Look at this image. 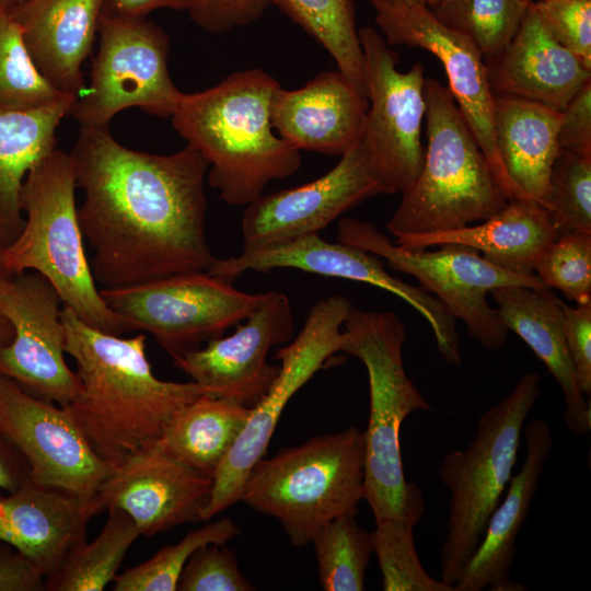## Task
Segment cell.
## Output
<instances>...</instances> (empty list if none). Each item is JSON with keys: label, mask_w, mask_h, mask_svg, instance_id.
I'll list each match as a JSON object with an SVG mask.
<instances>
[{"label": "cell", "mask_w": 591, "mask_h": 591, "mask_svg": "<svg viewBox=\"0 0 591 591\" xmlns=\"http://www.w3.org/2000/svg\"><path fill=\"white\" fill-rule=\"evenodd\" d=\"M70 155L84 190L78 218L102 288L212 268L204 189L209 164L195 148L152 154L124 147L107 127H81Z\"/></svg>", "instance_id": "6da1fadb"}, {"label": "cell", "mask_w": 591, "mask_h": 591, "mask_svg": "<svg viewBox=\"0 0 591 591\" xmlns=\"http://www.w3.org/2000/svg\"><path fill=\"white\" fill-rule=\"evenodd\" d=\"M65 351L77 363L80 391L66 405L96 454L113 468L155 442L171 417L206 394L196 382L158 379L146 354V336L95 329L62 306Z\"/></svg>", "instance_id": "7a4b0ae2"}, {"label": "cell", "mask_w": 591, "mask_h": 591, "mask_svg": "<svg viewBox=\"0 0 591 591\" xmlns=\"http://www.w3.org/2000/svg\"><path fill=\"white\" fill-rule=\"evenodd\" d=\"M279 82L259 68L212 88L182 93L172 125L208 162V182L229 205L246 206L268 183L293 175L300 151L275 131L271 100Z\"/></svg>", "instance_id": "3957f363"}, {"label": "cell", "mask_w": 591, "mask_h": 591, "mask_svg": "<svg viewBox=\"0 0 591 591\" xmlns=\"http://www.w3.org/2000/svg\"><path fill=\"white\" fill-rule=\"evenodd\" d=\"M343 334L341 351L361 360L369 378L363 499L375 524L417 525L425 499L420 488L406 480L399 437L407 416L431 407L404 368L405 325L394 312L352 308L344 322Z\"/></svg>", "instance_id": "277c9868"}, {"label": "cell", "mask_w": 591, "mask_h": 591, "mask_svg": "<svg viewBox=\"0 0 591 591\" xmlns=\"http://www.w3.org/2000/svg\"><path fill=\"white\" fill-rule=\"evenodd\" d=\"M70 153L55 149L26 175L21 192L24 225L1 252L8 274L36 271L86 325L120 336L123 322L103 300L88 260L76 207Z\"/></svg>", "instance_id": "5b68a950"}, {"label": "cell", "mask_w": 591, "mask_h": 591, "mask_svg": "<svg viewBox=\"0 0 591 591\" xmlns=\"http://www.w3.org/2000/svg\"><path fill=\"white\" fill-rule=\"evenodd\" d=\"M427 148L386 223L395 237L484 221L509 200L448 86L425 79Z\"/></svg>", "instance_id": "8992f818"}, {"label": "cell", "mask_w": 591, "mask_h": 591, "mask_svg": "<svg viewBox=\"0 0 591 591\" xmlns=\"http://www.w3.org/2000/svg\"><path fill=\"white\" fill-rule=\"evenodd\" d=\"M364 457V433L354 426L313 437L258 460L240 500L278 520L293 546H305L333 519L357 514Z\"/></svg>", "instance_id": "52a82bcc"}, {"label": "cell", "mask_w": 591, "mask_h": 591, "mask_svg": "<svg viewBox=\"0 0 591 591\" xmlns=\"http://www.w3.org/2000/svg\"><path fill=\"white\" fill-rule=\"evenodd\" d=\"M540 381L537 372L524 374L509 394L480 415L468 445L448 453L438 467L451 491L440 579L453 588L512 477L525 420L541 393Z\"/></svg>", "instance_id": "ba28073f"}, {"label": "cell", "mask_w": 591, "mask_h": 591, "mask_svg": "<svg viewBox=\"0 0 591 591\" xmlns=\"http://www.w3.org/2000/svg\"><path fill=\"white\" fill-rule=\"evenodd\" d=\"M337 240L378 255L391 268L415 277L420 288L438 299L454 320L465 323L468 335L486 350L501 349L508 336L497 310L487 301V293L510 286L545 287L534 273L509 271L465 245L443 244L432 252L403 248L374 224L362 220L340 219Z\"/></svg>", "instance_id": "9c48e42d"}, {"label": "cell", "mask_w": 591, "mask_h": 591, "mask_svg": "<svg viewBox=\"0 0 591 591\" xmlns=\"http://www.w3.org/2000/svg\"><path fill=\"white\" fill-rule=\"evenodd\" d=\"M208 271L174 275L134 286L100 288L125 332L151 334L172 357L223 336L259 304L263 293H246Z\"/></svg>", "instance_id": "30bf717a"}, {"label": "cell", "mask_w": 591, "mask_h": 591, "mask_svg": "<svg viewBox=\"0 0 591 591\" xmlns=\"http://www.w3.org/2000/svg\"><path fill=\"white\" fill-rule=\"evenodd\" d=\"M341 294L328 296L310 310L304 325L287 346L277 350L279 371L212 477L202 521H209L237 502L255 463L264 457L277 422L291 397L344 344L343 325L352 309Z\"/></svg>", "instance_id": "8fae6325"}, {"label": "cell", "mask_w": 591, "mask_h": 591, "mask_svg": "<svg viewBox=\"0 0 591 591\" xmlns=\"http://www.w3.org/2000/svg\"><path fill=\"white\" fill-rule=\"evenodd\" d=\"M91 81L70 111L81 127H107L119 112L138 107L171 118L182 92L167 68L170 38L147 18H101Z\"/></svg>", "instance_id": "7c38bea8"}, {"label": "cell", "mask_w": 591, "mask_h": 591, "mask_svg": "<svg viewBox=\"0 0 591 591\" xmlns=\"http://www.w3.org/2000/svg\"><path fill=\"white\" fill-rule=\"evenodd\" d=\"M358 35L369 100L360 142L386 193L402 194L419 175L425 158V67L417 62L401 72L398 54L380 32L366 26Z\"/></svg>", "instance_id": "4fadbf2b"}, {"label": "cell", "mask_w": 591, "mask_h": 591, "mask_svg": "<svg viewBox=\"0 0 591 591\" xmlns=\"http://www.w3.org/2000/svg\"><path fill=\"white\" fill-rule=\"evenodd\" d=\"M375 23L390 46L425 49L442 63L449 90L508 199L526 198L509 178L497 151L494 96L485 59L465 35L445 26L420 3L371 0ZM530 199V198H529Z\"/></svg>", "instance_id": "5bb4252c"}, {"label": "cell", "mask_w": 591, "mask_h": 591, "mask_svg": "<svg viewBox=\"0 0 591 591\" xmlns=\"http://www.w3.org/2000/svg\"><path fill=\"white\" fill-rule=\"evenodd\" d=\"M0 431L24 457L35 484L89 500L114 468L101 459L66 406L0 375Z\"/></svg>", "instance_id": "9a60e30c"}, {"label": "cell", "mask_w": 591, "mask_h": 591, "mask_svg": "<svg viewBox=\"0 0 591 591\" xmlns=\"http://www.w3.org/2000/svg\"><path fill=\"white\" fill-rule=\"evenodd\" d=\"M62 301L36 271L0 278V313L13 337L0 349V375L27 393L60 406L70 404L81 384L65 360Z\"/></svg>", "instance_id": "2e32d148"}, {"label": "cell", "mask_w": 591, "mask_h": 591, "mask_svg": "<svg viewBox=\"0 0 591 591\" xmlns=\"http://www.w3.org/2000/svg\"><path fill=\"white\" fill-rule=\"evenodd\" d=\"M293 268L326 277L366 282L405 300L429 323L437 347L450 364L461 361L455 320L432 294L393 277L378 255L343 242L331 243L318 233L266 248L243 251L236 256L217 258L209 274L233 282L247 270L268 271Z\"/></svg>", "instance_id": "e0dca14e"}, {"label": "cell", "mask_w": 591, "mask_h": 591, "mask_svg": "<svg viewBox=\"0 0 591 591\" xmlns=\"http://www.w3.org/2000/svg\"><path fill=\"white\" fill-rule=\"evenodd\" d=\"M387 194L361 142L323 176L288 189L260 195L245 206L243 251H254L317 234L363 200Z\"/></svg>", "instance_id": "ac0fdd59"}, {"label": "cell", "mask_w": 591, "mask_h": 591, "mask_svg": "<svg viewBox=\"0 0 591 591\" xmlns=\"http://www.w3.org/2000/svg\"><path fill=\"white\" fill-rule=\"evenodd\" d=\"M293 335L288 297L270 290L263 292L257 308L236 325L233 334L172 359L207 395L252 408L268 392L279 371V366L267 362L269 350L289 343Z\"/></svg>", "instance_id": "d6986e66"}, {"label": "cell", "mask_w": 591, "mask_h": 591, "mask_svg": "<svg viewBox=\"0 0 591 591\" xmlns=\"http://www.w3.org/2000/svg\"><path fill=\"white\" fill-rule=\"evenodd\" d=\"M212 478L162 452L154 443L125 460L94 496L100 511L117 508L153 536L185 523L202 521Z\"/></svg>", "instance_id": "ffe728a7"}, {"label": "cell", "mask_w": 591, "mask_h": 591, "mask_svg": "<svg viewBox=\"0 0 591 591\" xmlns=\"http://www.w3.org/2000/svg\"><path fill=\"white\" fill-rule=\"evenodd\" d=\"M369 100L337 69L296 90L279 86L271 100L275 131L293 148L344 155L362 137Z\"/></svg>", "instance_id": "44dd1931"}, {"label": "cell", "mask_w": 591, "mask_h": 591, "mask_svg": "<svg viewBox=\"0 0 591 591\" xmlns=\"http://www.w3.org/2000/svg\"><path fill=\"white\" fill-rule=\"evenodd\" d=\"M100 512L95 497L84 500L27 477L0 495V542L11 545L46 579L85 542L88 523Z\"/></svg>", "instance_id": "7402d4cb"}, {"label": "cell", "mask_w": 591, "mask_h": 591, "mask_svg": "<svg viewBox=\"0 0 591 591\" xmlns=\"http://www.w3.org/2000/svg\"><path fill=\"white\" fill-rule=\"evenodd\" d=\"M525 459L511 477L503 499L490 514L484 535L465 566L454 591H524L510 579L517 552V538L537 490L545 463L553 448L552 430L545 419L530 421L523 428Z\"/></svg>", "instance_id": "603a6c76"}, {"label": "cell", "mask_w": 591, "mask_h": 591, "mask_svg": "<svg viewBox=\"0 0 591 591\" xmlns=\"http://www.w3.org/2000/svg\"><path fill=\"white\" fill-rule=\"evenodd\" d=\"M486 66L494 94L524 97L559 111L591 81V69L547 32L533 2L511 42Z\"/></svg>", "instance_id": "cb8c5ba5"}, {"label": "cell", "mask_w": 591, "mask_h": 591, "mask_svg": "<svg viewBox=\"0 0 591 591\" xmlns=\"http://www.w3.org/2000/svg\"><path fill=\"white\" fill-rule=\"evenodd\" d=\"M103 0H26L7 9L21 28L43 77L76 100L84 91L81 66L99 31Z\"/></svg>", "instance_id": "d4e9b609"}, {"label": "cell", "mask_w": 591, "mask_h": 591, "mask_svg": "<svg viewBox=\"0 0 591 591\" xmlns=\"http://www.w3.org/2000/svg\"><path fill=\"white\" fill-rule=\"evenodd\" d=\"M497 312L508 331L532 349L555 378L565 398V424L575 434L591 429V405L580 392L564 332L561 301L549 288L510 286L494 289Z\"/></svg>", "instance_id": "484cf974"}, {"label": "cell", "mask_w": 591, "mask_h": 591, "mask_svg": "<svg viewBox=\"0 0 591 591\" xmlns=\"http://www.w3.org/2000/svg\"><path fill=\"white\" fill-rule=\"evenodd\" d=\"M558 237L549 212L529 198H514L478 225L406 234L395 243L406 250H426L460 244L483 253V257L512 273L532 274L540 253Z\"/></svg>", "instance_id": "4316f807"}, {"label": "cell", "mask_w": 591, "mask_h": 591, "mask_svg": "<svg viewBox=\"0 0 591 591\" xmlns=\"http://www.w3.org/2000/svg\"><path fill=\"white\" fill-rule=\"evenodd\" d=\"M561 111L533 100L494 96V129L501 163L517 188L547 206L553 164L560 151Z\"/></svg>", "instance_id": "83f0119b"}, {"label": "cell", "mask_w": 591, "mask_h": 591, "mask_svg": "<svg viewBox=\"0 0 591 591\" xmlns=\"http://www.w3.org/2000/svg\"><path fill=\"white\" fill-rule=\"evenodd\" d=\"M76 99L65 95L28 111L0 109V253L24 225L21 192L27 173L56 149V130Z\"/></svg>", "instance_id": "f1b7e54d"}, {"label": "cell", "mask_w": 591, "mask_h": 591, "mask_svg": "<svg viewBox=\"0 0 591 591\" xmlns=\"http://www.w3.org/2000/svg\"><path fill=\"white\" fill-rule=\"evenodd\" d=\"M250 414L251 407L202 394L178 409L153 443L169 456L212 478Z\"/></svg>", "instance_id": "f546056e"}, {"label": "cell", "mask_w": 591, "mask_h": 591, "mask_svg": "<svg viewBox=\"0 0 591 591\" xmlns=\"http://www.w3.org/2000/svg\"><path fill=\"white\" fill-rule=\"evenodd\" d=\"M100 534L76 546L60 567L45 579L48 591H103L117 576L134 542L140 536L135 521L111 508Z\"/></svg>", "instance_id": "4dcf8cb0"}, {"label": "cell", "mask_w": 591, "mask_h": 591, "mask_svg": "<svg viewBox=\"0 0 591 591\" xmlns=\"http://www.w3.org/2000/svg\"><path fill=\"white\" fill-rule=\"evenodd\" d=\"M271 3L317 40L334 58L338 70L368 97L354 0H271Z\"/></svg>", "instance_id": "1f68e13d"}, {"label": "cell", "mask_w": 591, "mask_h": 591, "mask_svg": "<svg viewBox=\"0 0 591 591\" xmlns=\"http://www.w3.org/2000/svg\"><path fill=\"white\" fill-rule=\"evenodd\" d=\"M354 514L339 515L313 537L321 587L325 591H362L373 554L371 532Z\"/></svg>", "instance_id": "d6a6232c"}, {"label": "cell", "mask_w": 591, "mask_h": 591, "mask_svg": "<svg viewBox=\"0 0 591 591\" xmlns=\"http://www.w3.org/2000/svg\"><path fill=\"white\" fill-rule=\"evenodd\" d=\"M530 3L524 0H442L431 10L445 26L467 36L488 62L511 42Z\"/></svg>", "instance_id": "836d02e7"}, {"label": "cell", "mask_w": 591, "mask_h": 591, "mask_svg": "<svg viewBox=\"0 0 591 591\" xmlns=\"http://www.w3.org/2000/svg\"><path fill=\"white\" fill-rule=\"evenodd\" d=\"M65 95L39 72L19 24L0 7V109H34Z\"/></svg>", "instance_id": "e575fe53"}, {"label": "cell", "mask_w": 591, "mask_h": 591, "mask_svg": "<svg viewBox=\"0 0 591 591\" xmlns=\"http://www.w3.org/2000/svg\"><path fill=\"white\" fill-rule=\"evenodd\" d=\"M240 532L228 518L192 530L178 543L163 546L148 560L117 575L113 590L175 591L179 576L195 551L208 544H225Z\"/></svg>", "instance_id": "d590c367"}, {"label": "cell", "mask_w": 591, "mask_h": 591, "mask_svg": "<svg viewBox=\"0 0 591 591\" xmlns=\"http://www.w3.org/2000/svg\"><path fill=\"white\" fill-rule=\"evenodd\" d=\"M546 209L558 236L591 231V158L559 151L549 176Z\"/></svg>", "instance_id": "8d00e7d4"}, {"label": "cell", "mask_w": 591, "mask_h": 591, "mask_svg": "<svg viewBox=\"0 0 591 591\" xmlns=\"http://www.w3.org/2000/svg\"><path fill=\"white\" fill-rule=\"evenodd\" d=\"M533 270L545 287L577 305L591 303V231L559 235L540 253Z\"/></svg>", "instance_id": "74e56055"}, {"label": "cell", "mask_w": 591, "mask_h": 591, "mask_svg": "<svg viewBox=\"0 0 591 591\" xmlns=\"http://www.w3.org/2000/svg\"><path fill=\"white\" fill-rule=\"evenodd\" d=\"M179 591H251L235 554L225 544H208L193 553L177 583Z\"/></svg>", "instance_id": "f35d334b"}, {"label": "cell", "mask_w": 591, "mask_h": 591, "mask_svg": "<svg viewBox=\"0 0 591 591\" xmlns=\"http://www.w3.org/2000/svg\"><path fill=\"white\" fill-rule=\"evenodd\" d=\"M547 32L591 69V0H536Z\"/></svg>", "instance_id": "ab89813d"}, {"label": "cell", "mask_w": 591, "mask_h": 591, "mask_svg": "<svg viewBox=\"0 0 591 591\" xmlns=\"http://www.w3.org/2000/svg\"><path fill=\"white\" fill-rule=\"evenodd\" d=\"M271 0H188L192 21L209 33H227L259 20Z\"/></svg>", "instance_id": "60d3db41"}, {"label": "cell", "mask_w": 591, "mask_h": 591, "mask_svg": "<svg viewBox=\"0 0 591 591\" xmlns=\"http://www.w3.org/2000/svg\"><path fill=\"white\" fill-rule=\"evenodd\" d=\"M566 345L576 381L583 395L591 394V303L569 306L561 302Z\"/></svg>", "instance_id": "b9f144b4"}, {"label": "cell", "mask_w": 591, "mask_h": 591, "mask_svg": "<svg viewBox=\"0 0 591 591\" xmlns=\"http://www.w3.org/2000/svg\"><path fill=\"white\" fill-rule=\"evenodd\" d=\"M558 144L560 150L591 158V81L561 111Z\"/></svg>", "instance_id": "7bdbcfd3"}, {"label": "cell", "mask_w": 591, "mask_h": 591, "mask_svg": "<svg viewBox=\"0 0 591 591\" xmlns=\"http://www.w3.org/2000/svg\"><path fill=\"white\" fill-rule=\"evenodd\" d=\"M43 590V575L16 551L0 547V591Z\"/></svg>", "instance_id": "ee69618b"}, {"label": "cell", "mask_w": 591, "mask_h": 591, "mask_svg": "<svg viewBox=\"0 0 591 591\" xmlns=\"http://www.w3.org/2000/svg\"><path fill=\"white\" fill-rule=\"evenodd\" d=\"M188 0H103L101 18L137 19L158 9L187 10Z\"/></svg>", "instance_id": "f6af8a7d"}, {"label": "cell", "mask_w": 591, "mask_h": 591, "mask_svg": "<svg viewBox=\"0 0 591 591\" xmlns=\"http://www.w3.org/2000/svg\"><path fill=\"white\" fill-rule=\"evenodd\" d=\"M28 477L24 457L0 431V489H16Z\"/></svg>", "instance_id": "bcb514c9"}, {"label": "cell", "mask_w": 591, "mask_h": 591, "mask_svg": "<svg viewBox=\"0 0 591 591\" xmlns=\"http://www.w3.org/2000/svg\"><path fill=\"white\" fill-rule=\"evenodd\" d=\"M13 337L10 322L0 313V349L9 344Z\"/></svg>", "instance_id": "7dc6e473"}, {"label": "cell", "mask_w": 591, "mask_h": 591, "mask_svg": "<svg viewBox=\"0 0 591 591\" xmlns=\"http://www.w3.org/2000/svg\"><path fill=\"white\" fill-rule=\"evenodd\" d=\"M387 1H402V2H415L429 7L430 9L438 5L442 0H387Z\"/></svg>", "instance_id": "c3c4849f"}, {"label": "cell", "mask_w": 591, "mask_h": 591, "mask_svg": "<svg viewBox=\"0 0 591 591\" xmlns=\"http://www.w3.org/2000/svg\"><path fill=\"white\" fill-rule=\"evenodd\" d=\"M26 0H0V7L4 9H12Z\"/></svg>", "instance_id": "681fc988"}, {"label": "cell", "mask_w": 591, "mask_h": 591, "mask_svg": "<svg viewBox=\"0 0 591 591\" xmlns=\"http://www.w3.org/2000/svg\"><path fill=\"white\" fill-rule=\"evenodd\" d=\"M7 275H10V274H8V273L4 270L3 266H2V262H1V253H0V278H1V277H4V276H7Z\"/></svg>", "instance_id": "f907efd6"}, {"label": "cell", "mask_w": 591, "mask_h": 591, "mask_svg": "<svg viewBox=\"0 0 591 591\" xmlns=\"http://www.w3.org/2000/svg\"><path fill=\"white\" fill-rule=\"evenodd\" d=\"M524 1H526V2H534V1H536V0H524Z\"/></svg>", "instance_id": "816d5d0a"}]
</instances>
